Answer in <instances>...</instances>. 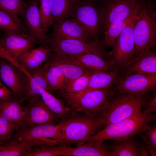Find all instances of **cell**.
<instances>
[{
	"label": "cell",
	"instance_id": "obj_1",
	"mask_svg": "<svg viewBox=\"0 0 156 156\" xmlns=\"http://www.w3.org/2000/svg\"><path fill=\"white\" fill-rule=\"evenodd\" d=\"M155 116L141 111L116 123L109 125L102 130L85 140L83 143L92 141H103L112 139L118 141L141 135L146 132L148 124Z\"/></svg>",
	"mask_w": 156,
	"mask_h": 156
},
{
	"label": "cell",
	"instance_id": "obj_2",
	"mask_svg": "<svg viewBox=\"0 0 156 156\" xmlns=\"http://www.w3.org/2000/svg\"><path fill=\"white\" fill-rule=\"evenodd\" d=\"M133 34L136 51L134 60L156 44V12L151 0L142 2L133 24Z\"/></svg>",
	"mask_w": 156,
	"mask_h": 156
},
{
	"label": "cell",
	"instance_id": "obj_3",
	"mask_svg": "<svg viewBox=\"0 0 156 156\" xmlns=\"http://www.w3.org/2000/svg\"><path fill=\"white\" fill-rule=\"evenodd\" d=\"M58 125L64 136V145L83 143L85 140L98 132L104 126L105 121L101 116L93 117L72 113L66 118L61 119Z\"/></svg>",
	"mask_w": 156,
	"mask_h": 156
},
{
	"label": "cell",
	"instance_id": "obj_4",
	"mask_svg": "<svg viewBox=\"0 0 156 156\" xmlns=\"http://www.w3.org/2000/svg\"><path fill=\"white\" fill-rule=\"evenodd\" d=\"M109 100L100 116L105 127L129 117L141 111L148 100L146 93L135 94L118 93Z\"/></svg>",
	"mask_w": 156,
	"mask_h": 156
},
{
	"label": "cell",
	"instance_id": "obj_5",
	"mask_svg": "<svg viewBox=\"0 0 156 156\" xmlns=\"http://www.w3.org/2000/svg\"><path fill=\"white\" fill-rule=\"evenodd\" d=\"M114 94L112 86L89 92L78 97H62L72 113H79L94 117L100 116Z\"/></svg>",
	"mask_w": 156,
	"mask_h": 156
},
{
	"label": "cell",
	"instance_id": "obj_6",
	"mask_svg": "<svg viewBox=\"0 0 156 156\" xmlns=\"http://www.w3.org/2000/svg\"><path fill=\"white\" fill-rule=\"evenodd\" d=\"M49 46L54 52L69 55L93 54L102 58L110 57L98 41L87 42L78 40L49 38Z\"/></svg>",
	"mask_w": 156,
	"mask_h": 156
},
{
	"label": "cell",
	"instance_id": "obj_7",
	"mask_svg": "<svg viewBox=\"0 0 156 156\" xmlns=\"http://www.w3.org/2000/svg\"><path fill=\"white\" fill-rule=\"evenodd\" d=\"M0 80L10 90L13 96L20 101L26 95L30 81L28 76L21 69L1 58Z\"/></svg>",
	"mask_w": 156,
	"mask_h": 156
},
{
	"label": "cell",
	"instance_id": "obj_8",
	"mask_svg": "<svg viewBox=\"0 0 156 156\" xmlns=\"http://www.w3.org/2000/svg\"><path fill=\"white\" fill-rule=\"evenodd\" d=\"M99 12L91 1L78 0L70 17L83 29L90 39L95 38L99 31L100 17Z\"/></svg>",
	"mask_w": 156,
	"mask_h": 156
},
{
	"label": "cell",
	"instance_id": "obj_9",
	"mask_svg": "<svg viewBox=\"0 0 156 156\" xmlns=\"http://www.w3.org/2000/svg\"><path fill=\"white\" fill-rule=\"evenodd\" d=\"M134 22L120 34L113 46V49L109 52L112 60L121 69L128 66L133 62L136 54L133 34Z\"/></svg>",
	"mask_w": 156,
	"mask_h": 156
},
{
	"label": "cell",
	"instance_id": "obj_10",
	"mask_svg": "<svg viewBox=\"0 0 156 156\" xmlns=\"http://www.w3.org/2000/svg\"><path fill=\"white\" fill-rule=\"evenodd\" d=\"M143 0H105L101 19L105 31L110 25L125 19L138 10Z\"/></svg>",
	"mask_w": 156,
	"mask_h": 156
},
{
	"label": "cell",
	"instance_id": "obj_11",
	"mask_svg": "<svg viewBox=\"0 0 156 156\" xmlns=\"http://www.w3.org/2000/svg\"><path fill=\"white\" fill-rule=\"evenodd\" d=\"M120 78L113 88L115 93H146L155 90L156 75L132 74Z\"/></svg>",
	"mask_w": 156,
	"mask_h": 156
},
{
	"label": "cell",
	"instance_id": "obj_12",
	"mask_svg": "<svg viewBox=\"0 0 156 156\" xmlns=\"http://www.w3.org/2000/svg\"><path fill=\"white\" fill-rule=\"evenodd\" d=\"M22 17L23 25L37 43L49 48V38L42 28L39 11L38 0H31L27 3Z\"/></svg>",
	"mask_w": 156,
	"mask_h": 156
},
{
	"label": "cell",
	"instance_id": "obj_13",
	"mask_svg": "<svg viewBox=\"0 0 156 156\" xmlns=\"http://www.w3.org/2000/svg\"><path fill=\"white\" fill-rule=\"evenodd\" d=\"M23 109L25 128L36 125L54 124L56 120L57 115L48 107L41 96L28 101Z\"/></svg>",
	"mask_w": 156,
	"mask_h": 156
},
{
	"label": "cell",
	"instance_id": "obj_14",
	"mask_svg": "<svg viewBox=\"0 0 156 156\" xmlns=\"http://www.w3.org/2000/svg\"><path fill=\"white\" fill-rule=\"evenodd\" d=\"M120 68L117 66L108 72H94L87 87L83 90L75 93H61L63 97L73 98L81 96L85 93L107 88L116 84L121 78L122 73Z\"/></svg>",
	"mask_w": 156,
	"mask_h": 156
},
{
	"label": "cell",
	"instance_id": "obj_15",
	"mask_svg": "<svg viewBox=\"0 0 156 156\" xmlns=\"http://www.w3.org/2000/svg\"><path fill=\"white\" fill-rule=\"evenodd\" d=\"M2 46L14 58H17L37 43L27 31L5 32L0 39Z\"/></svg>",
	"mask_w": 156,
	"mask_h": 156
},
{
	"label": "cell",
	"instance_id": "obj_16",
	"mask_svg": "<svg viewBox=\"0 0 156 156\" xmlns=\"http://www.w3.org/2000/svg\"><path fill=\"white\" fill-rule=\"evenodd\" d=\"M12 138L19 142L47 138L63 140L64 137L58 125L46 124L30 126L17 130Z\"/></svg>",
	"mask_w": 156,
	"mask_h": 156
},
{
	"label": "cell",
	"instance_id": "obj_17",
	"mask_svg": "<svg viewBox=\"0 0 156 156\" xmlns=\"http://www.w3.org/2000/svg\"><path fill=\"white\" fill-rule=\"evenodd\" d=\"M103 141H92L77 144L75 147L57 146L59 155L66 156H115Z\"/></svg>",
	"mask_w": 156,
	"mask_h": 156
},
{
	"label": "cell",
	"instance_id": "obj_18",
	"mask_svg": "<svg viewBox=\"0 0 156 156\" xmlns=\"http://www.w3.org/2000/svg\"><path fill=\"white\" fill-rule=\"evenodd\" d=\"M49 59L57 65L61 70L66 85L82 75L92 71L69 55L53 52Z\"/></svg>",
	"mask_w": 156,
	"mask_h": 156
},
{
	"label": "cell",
	"instance_id": "obj_19",
	"mask_svg": "<svg viewBox=\"0 0 156 156\" xmlns=\"http://www.w3.org/2000/svg\"><path fill=\"white\" fill-rule=\"evenodd\" d=\"M51 37L61 39H73L87 42H92L82 27L71 19L58 20L54 24Z\"/></svg>",
	"mask_w": 156,
	"mask_h": 156
},
{
	"label": "cell",
	"instance_id": "obj_20",
	"mask_svg": "<svg viewBox=\"0 0 156 156\" xmlns=\"http://www.w3.org/2000/svg\"><path fill=\"white\" fill-rule=\"evenodd\" d=\"M21 103L13 96L7 99H0V114L14 125L17 131L25 127L23 107Z\"/></svg>",
	"mask_w": 156,
	"mask_h": 156
},
{
	"label": "cell",
	"instance_id": "obj_21",
	"mask_svg": "<svg viewBox=\"0 0 156 156\" xmlns=\"http://www.w3.org/2000/svg\"><path fill=\"white\" fill-rule=\"evenodd\" d=\"M122 69L126 75L132 74L156 75V53L149 50L138 56Z\"/></svg>",
	"mask_w": 156,
	"mask_h": 156
},
{
	"label": "cell",
	"instance_id": "obj_22",
	"mask_svg": "<svg viewBox=\"0 0 156 156\" xmlns=\"http://www.w3.org/2000/svg\"><path fill=\"white\" fill-rule=\"evenodd\" d=\"M52 51L42 46L30 49L21 54L17 59L19 63L27 71L41 66L49 58Z\"/></svg>",
	"mask_w": 156,
	"mask_h": 156
},
{
	"label": "cell",
	"instance_id": "obj_23",
	"mask_svg": "<svg viewBox=\"0 0 156 156\" xmlns=\"http://www.w3.org/2000/svg\"><path fill=\"white\" fill-rule=\"evenodd\" d=\"M43 64L44 75L47 84L48 91L64 92L66 85L64 77L55 63L49 59Z\"/></svg>",
	"mask_w": 156,
	"mask_h": 156
},
{
	"label": "cell",
	"instance_id": "obj_24",
	"mask_svg": "<svg viewBox=\"0 0 156 156\" xmlns=\"http://www.w3.org/2000/svg\"><path fill=\"white\" fill-rule=\"evenodd\" d=\"M70 56L83 66L94 72H108L118 66L114 60L105 61L102 57L95 54H81Z\"/></svg>",
	"mask_w": 156,
	"mask_h": 156
},
{
	"label": "cell",
	"instance_id": "obj_25",
	"mask_svg": "<svg viewBox=\"0 0 156 156\" xmlns=\"http://www.w3.org/2000/svg\"><path fill=\"white\" fill-rule=\"evenodd\" d=\"M43 64L37 68L28 71L32 78L26 94L20 101L21 102L40 97L43 91L47 90L48 86L44 74Z\"/></svg>",
	"mask_w": 156,
	"mask_h": 156
},
{
	"label": "cell",
	"instance_id": "obj_26",
	"mask_svg": "<svg viewBox=\"0 0 156 156\" xmlns=\"http://www.w3.org/2000/svg\"><path fill=\"white\" fill-rule=\"evenodd\" d=\"M78 0H51L52 25L70 17Z\"/></svg>",
	"mask_w": 156,
	"mask_h": 156
},
{
	"label": "cell",
	"instance_id": "obj_27",
	"mask_svg": "<svg viewBox=\"0 0 156 156\" xmlns=\"http://www.w3.org/2000/svg\"><path fill=\"white\" fill-rule=\"evenodd\" d=\"M138 10L122 21L112 24L108 27L104 33V42L109 47L114 46L120 34L127 27L134 22Z\"/></svg>",
	"mask_w": 156,
	"mask_h": 156
},
{
	"label": "cell",
	"instance_id": "obj_28",
	"mask_svg": "<svg viewBox=\"0 0 156 156\" xmlns=\"http://www.w3.org/2000/svg\"><path fill=\"white\" fill-rule=\"evenodd\" d=\"M140 146L138 142L132 137L116 141L109 147L115 156H140Z\"/></svg>",
	"mask_w": 156,
	"mask_h": 156
},
{
	"label": "cell",
	"instance_id": "obj_29",
	"mask_svg": "<svg viewBox=\"0 0 156 156\" xmlns=\"http://www.w3.org/2000/svg\"><path fill=\"white\" fill-rule=\"evenodd\" d=\"M42 100L48 107L59 118L63 119L70 114V109L64 105L63 102L45 90L40 94Z\"/></svg>",
	"mask_w": 156,
	"mask_h": 156
},
{
	"label": "cell",
	"instance_id": "obj_30",
	"mask_svg": "<svg viewBox=\"0 0 156 156\" xmlns=\"http://www.w3.org/2000/svg\"><path fill=\"white\" fill-rule=\"evenodd\" d=\"M0 145V156H26L31 148L24 142L12 138Z\"/></svg>",
	"mask_w": 156,
	"mask_h": 156
},
{
	"label": "cell",
	"instance_id": "obj_31",
	"mask_svg": "<svg viewBox=\"0 0 156 156\" xmlns=\"http://www.w3.org/2000/svg\"><path fill=\"white\" fill-rule=\"evenodd\" d=\"M0 29L5 32L27 31L21 21L17 16L0 10Z\"/></svg>",
	"mask_w": 156,
	"mask_h": 156
},
{
	"label": "cell",
	"instance_id": "obj_32",
	"mask_svg": "<svg viewBox=\"0 0 156 156\" xmlns=\"http://www.w3.org/2000/svg\"><path fill=\"white\" fill-rule=\"evenodd\" d=\"M27 5L24 0H0V10L18 16L22 14Z\"/></svg>",
	"mask_w": 156,
	"mask_h": 156
},
{
	"label": "cell",
	"instance_id": "obj_33",
	"mask_svg": "<svg viewBox=\"0 0 156 156\" xmlns=\"http://www.w3.org/2000/svg\"><path fill=\"white\" fill-rule=\"evenodd\" d=\"M51 0H39V11L42 29L46 34L52 25Z\"/></svg>",
	"mask_w": 156,
	"mask_h": 156
},
{
	"label": "cell",
	"instance_id": "obj_34",
	"mask_svg": "<svg viewBox=\"0 0 156 156\" xmlns=\"http://www.w3.org/2000/svg\"><path fill=\"white\" fill-rule=\"evenodd\" d=\"M93 72L92 71L85 73L67 84L63 92L75 93L84 90L87 86Z\"/></svg>",
	"mask_w": 156,
	"mask_h": 156
},
{
	"label": "cell",
	"instance_id": "obj_35",
	"mask_svg": "<svg viewBox=\"0 0 156 156\" xmlns=\"http://www.w3.org/2000/svg\"><path fill=\"white\" fill-rule=\"evenodd\" d=\"M16 130L15 127L0 114V140L3 142L10 140Z\"/></svg>",
	"mask_w": 156,
	"mask_h": 156
},
{
	"label": "cell",
	"instance_id": "obj_36",
	"mask_svg": "<svg viewBox=\"0 0 156 156\" xmlns=\"http://www.w3.org/2000/svg\"><path fill=\"white\" fill-rule=\"evenodd\" d=\"M45 145L32 148L26 156H56L59 155L57 146Z\"/></svg>",
	"mask_w": 156,
	"mask_h": 156
},
{
	"label": "cell",
	"instance_id": "obj_37",
	"mask_svg": "<svg viewBox=\"0 0 156 156\" xmlns=\"http://www.w3.org/2000/svg\"><path fill=\"white\" fill-rule=\"evenodd\" d=\"M146 135L144 138L146 142L147 147L151 156H156V125L150 126L146 131Z\"/></svg>",
	"mask_w": 156,
	"mask_h": 156
},
{
	"label": "cell",
	"instance_id": "obj_38",
	"mask_svg": "<svg viewBox=\"0 0 156 156\" xmlns=\"http://www.w3.org/2000/svg\"><path fill=\"white\" fill-rule=\"evenodd\" d=\"M0 58L5 59L13 64L23 71L29 77L30 75L29 73L19 63L17 59L14 58L1 45L0 43Z\"/></svg>",
	"mask_w": 156,
	"mask_h": 156
},
{
	"label": "cell",
	"instance_id": "obj_39",
	"mask_svg": "<svg viewBox=\"0 0 156 156\" xmlns=\"http://www.w3.org/2000/svg\"><path fill=\"white\" fill-rule=\"evenodd\" d=\"M148 101L145 105L146 107L144 111L148 114L155 112L156 109V93L148 99Z\"/></svg>",
	"mask_w": 156,
	"mask_h": 156
},
{
	"label": "cell",
	"instance_id": "obj_40",
	"mask_svg": "<svg viewBox=\"0 0 156 156\" xmlns=\"http://www.w3.org/2000/svg\"><path fill=\"white\" fill-rule=\"evenodd\" d=\"M12 96V91L0 80V99H7Z\"/></svg>",
	"mask_w": 156,
	"mask_h": 156
},
{
	"label": "cell",
	"instance_id": "obj_41",
	"mask_svg": "<svg viewBox=\"0 0 156 156\" xmlns=\"http://www.w3.org/2000/svg\"><path fill=\"white\" fill-rule=\"evenodd\" d=\"M149 151L145 143L144 142L142 145H140L138 150V153L140 156H149Z\"/></svg>",
	"mask_w": 156,
	"mask_h": 156
},
{
	"label": "cell",
	"instance_id": "obj_42",
	"mask_svg": "<svg viewBox=\"0 0 156 156\" xmlns=\"http://www.w3.org/2000/svg\"><path fill=\"white\" fill-rule=\"evenodd\" d=\"M3 142L0 140V145L2 144Z\"/></svg>",
	"mask_w": 156,
	"mask_h": 156
}]
</instances>
